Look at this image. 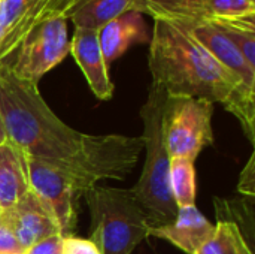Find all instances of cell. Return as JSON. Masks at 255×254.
Returning a JSON list of instances; mask_svg holds the SVG:
<instances>
[{
	"mask_svg": "<svg viewBox=\"0 0 255 254\" xmlns=\"http://www.w3.org/2000/svg\"><path fill=\"white\" fill-rule=\"evenodd\" d=\"M194 254H254V252L235 222L218 220L212 237Z\"/></svg>",
	"mask_w": 255,
	"mask_h": 254,
	"instance_id": "18",
	"label": "cell"
},
{
	"mask_svg": "<svg viewBox=\"0 0 255 254\" xmlns=\"http://www.w3.org/2000/svg\"><path fill=\"white\" fill-rule=\"evenodd\" d=\"M212 225L196 205L178 208L176 219L164 226L149 229V237H157L170 243L187 254H194L214 234Z\"/></svg>",
	"mask_w": 255,
	"mask_h": 254,
	"instance_id": "12",
	"label": "cell"
},
{
	"mask_svg": "<svg viewBox=\"0 0 255 254\" xmlns=\"http://www.w3.org/2000/svg\"><path fill=\"white\" fill-rule=\"evenodd\" d=\"M0 111L7 139L25 156L67 175L79 196L103 180H124L136 168L143 136L88 135L69 127L43 100L37 85L0 63Z\"/></svg>",
	"mask_w": 255,
	"mask_h": 254,
	"instance_id": "1",
	"label": "cell"
},
{
	"mask_svg": "<svg viewBox=\"0 0 255 254\" xmlns=\"http://www.w3.org/2000/svg\"><path fill=\"white\" fill-rule=\"evenodd\" d=\"M30 190L22 153L9 139L0 145V208L13 207Z\"/></svg>",
	"mask_w": 255,
	"mask_h": 254,
	"instance_id": "15",
	"label": "cell"
},
{
	"mask_svg": "<svg viewBox=\"0 0 255 254\" xmlns=\"http://www.w3.org/2000/svg\"><path fill=\"white\" fill-rule=\"evenodd\" d=\"M143 13L169 21H215L255 15V3L254 0H145Z\"/></svg>",
	"mask_w": 255,
	"mask_h": 254,
	"instance_id": "8",
	"label": "cell"
},
{
	"mask_svg": "<svg viewBox=\"0 0 255 254\" xmlns=\"http://www.w3.org/2000/svg\"><path fill=\"white\" fill-rule=\"evenodd\" d=\"M212 115V102L169 96L161 120L163 139L169 156L196 162L203 148L214 144Z\"/></svg>",
	"mask_w": 255,
	"mask_h": 254,
	"instance_id": "5",
	"label": "cell"
},
{
	"mask_svg": "<svg viewBox=\"0 0 255 254\" xmlns=\"http://www.w3.org/2000/svg\"><path fill=\"white\" fill-rule=\"evenodd\" d=\"M24 250L16 241V237L6 219V216L0 214V253H22Z\"/></svg>",
	"mask_w": 255,
	"mask_h": 254,
	"instance_id": "21",
	"label": "cell"
},
{
	"mask_svg": "<svg viewBox=\"0 0 255 254\" xmlns=\"http://www.w3.org/2000/svg\"><path fill=\"white\" fill-rule=\"evenodd\" d=\"M255 154L253 153L247 162V165L244 166L241 177H239V184H238V190L244 198H253L255 195Z\"/></svg>",
	"mask_w": 255,
	"mask_h": 254,
	"instance_id": "22",
	"label": "cell"
},
{
	"mask_svg": "<svg viewBox=\"0 0 255 254\" xmlns=\"http://www.w3.org/2000/svg\"><path fill=\"white\" fill-rule=\"evenodd\" d=\"M169 189L178 208L193 207L196 204L197 183L194 160L187 157H170Z\"/></svg>",
	"mask_w": 255,
	"mask_h": 254,
	"instance_id": "17",
	"label": "cell"
},
{
	"mask_svg": "<svg viewBox=\"0 0 255 254\" xmlns=\"http://www.w3.org/2000/svg\"><path fill=\"white\" fill-rule=\"evenodd\" d=\"M145 10V0H82L67 16L75 28L96 30L118 18L126 12Z\"/></svg>",
	"mask_w": 255,
	"mask_h": 254,
	"instance_id": "16",
	"label": "cell"
},
{
	"mask_svg": "<svg viewBox=\"0 0 255 254\" xmlns=\"http://www.w3.org/2000/svg\"><path fill=\"white\" fill-rule=\"evenodd\" d=\"M63 249V235H51L36 244H33L30 249H27L24 254H61Z\"/></svg>",
	"mask_w": 255,
	"mask_h": 254,
	"instance_id": "23",
	"label": "cell"
},
{
	"mask_svg": "<svg viewBox=\"0 0 255 254\" xmlns=\"http://www.w3.org/2000/svg\"><path fill=\"white\" fill-rule=\"evenodd\" d=\"M16 58L10 66L12 73L34 85L70 54V39L67 33V18L49 15L40 18L27 33Z\"/></svg>",
	"mask_w": 255,
	"mask_h": 254,
	"instance_id": "6",
	"label": "cell"
},
{
	"mask_svg": "<svg viewBox=\"0 0 255 254\" xmlns=\"http://www.w3.org/2000/svg\"><path fill=\"white\" fill-rule=\"evenodd\" d=\"M61 254H102L91 240L79 238L75 235L63 237Z\"/></svg>",
	"mask_w": 255,
	"mask_h": 254,
	"instance_id": "20",
	"label": "cell"
},
{
	"mask_svg": "<svg viewBox=\"0 0 255 254\" xmlns=\"http://www.w3.org/2000/svg\"><path fill=\"white\" fill-rule=\"evenodd\" d=\"M0 210H1V208H0Z\"/></svg>",
	"mask_w": 255,
	"mask_h": 254,
	"instance_id": "29",
	"label": "cell"
},
{
	"mask_svg": "<svg viewBox=\"0 0 255 254\" xmlns=\"http://www.w3.org/2000/svg\"><path fill=\"white\" fill-rule=\"evenodd\" d=\"M0 214H1V210H0Z\"/></svg>",
	"mask_w": 255,
	"mask_h": 254,
	"instance_id": "28",
	"label": "cell"
},
{
	"mask_svg": "<svg viewBox=\"0 0 255 254\" xmlns=\"http://www.w3.org/2000/svg\"><path fill=\"white\" fill-rule=\"evenodd\" d=\"M84 198L91 217L90 240L102 254H133L149 237V217L130 189L96 186Z\"/></svg>",
	"mask_w": 255,
	"mask_h": 254,
	"instance_id": "4",
	"label": "cell"
},
{
	"mask_svg": "<svg viewBox=\"0 0 255 254\" xmlns=\"http://www.w3.org/2000/svg\"><path fill=\"white\" fill-rule=\"evenodd\" d=\"M3 214L24 252L51 235L61 234L52 214L31 190H28L13 207L3 210Z\"/></svg>",
	"mask_w": 255,
	"mask_h": 254,
	"instance_id": "10",
	"label": "cell"
},
{
	"mask_svg": "<svg viewBox=\"0 0 255 254\" xmlns=\"http://www.w3.org/2000/svg\"><path fill=\"white\" fill-rule=\"evenodd\" d=\"M42 7L43 0H0V63L19 48Z\"/></svg>",
	"mask_w": 255,
	"mask_h": 254,
	"instance_id": "13",
	"label": "cell"
},
{
	"mask_svg": "<svg viewBox=\"0 0 255 254\" xmlns=\"http://www.w3.org/2000/svg\"><path fill=\"white\" fill-rule=\"evenodd\" d=\"M236 46L247 63L255 69V15L211 21Z\"/></svg>",
	"mask_w": 255,
	"mask_h": 254,
	"instance_id": "19",
	"label": "cell"
},
{
	"mask_svg": "<svg viewBox=\"0 0 255 254\" xmlns=\"http://www.w3.org/2000/svg\"><path fill=\"white\" fill-rule=\"evenodd\" d=\"M6 141H7V133H6V127H4L3 115H1V111H0V145L4 144Z\"/></svg>",
	"mask_w": 255,
	"mask_h": 254,
	"instance_id": "26",
	"label": "cell"
},
{
	"mask_svg": "<svg viewBox=\"0 0 255 254\" xmlns=\"http://www.w3.org/2000/svg\"><path fill=\"white\" fill-rule=\"evenodd\" d=\"M167 99L169 94L161 87L151 84L148 99L140 109L146 157L137 184L130 189L146 211L152 228L172 223L178 214V207L169 189L170 156L161 132V120Z\"/></svg>",
	"mask_w": 255,
	"mask_h": 254,
	"instance_id": "3",
	"label": "cell"
},
{
	"mask_svg": "<svg viewBox=\"0 0 255 254\" xmlns=\"http://www.w3.org/2000/svg\"><path fill=\"white\" fill-rule=\"evenodd\" d=\"M70 54L82 70L94 96L99 100L112 99L115 87L109 78L108 63L105 61L99 42V33L96 30L75 28L70 40Z\"/></svg>",
	"mask_w": 255,
	"mask_h": 254,
	"instance_id": "11",
	"label": "cell"
},
{
	"mask_svg": "<svg viewBox=\"0 0 255 254\" xmlns=\"http://www.w3.org/2000/svg\"><path fill=\"white\" fill-rule=\"evenodd\" d=\"M81 1H82V0H64V1H63V15L67 18L69 13H70Z\"/></svg>",
	"mask_w": 255,
	"mask_h": 254,
	"instance_id": "25",
	"label": "cell"
},
{
	"mask_svg": "<svg viewBox=\"0 0 255 254\" xmlns=\"http://www.w3.org/2000/svg\"><path fill=\"white\" fill-rule=\"evenodd\" d=\"M97 33L100 48L108 64L120 58L133 45L149 43L151 40V34L143 19V13L134 10L126 12L118 18L112 19Z\"/></svg>",
	"mask_w": 255,
	"mask_h": 254,
	"instance_id": "14",
	"label": "cell"
},
{
	"mask_svg": "<svg viewBox=\"0 0 255 254\" xmlns=\"http://www.w3.org/2000/svg\"><path fill=\"white\" fill-rule=\"evenodd\" d=\"M0 254H24V252H22V253H0Z\"/></svg>",
	"mask_w": 255,
	"mask_h": 254,
	"instance_id": "27",
	"label": "cell"
},
{
	"mask_svg": "<svg viewBox=\"0 0 255 254\" xmlns=\"http://www.w3.org/2000/svg\"><path fill=\"white\" fill-rule=\"evenodd\" d=\"M148 64L152 84L169 96L221 103L239 120L245 136L254 144L255 93L181 27L154 18Z\"/></svg>",
	"mask_w": 255,
	"mask_h": 254,
	"instance_id": "2",
	"label": "cell"
},
{
	"mask_svg": "<svg viewBox=\"0 0 255 254\" xmlns=\"http://www.w3.org/2000/svg\"><path fill=\"white\" fill-rule=\"evenodd\" d=\"M22 156L27 168L30 190L52 214L61 235H70L76 223L75 201L79 198L76 186L63 172L37 159L25 154Z\"/></svg>",
	"mask_w": 255,
	"mask_h": 254,
	"instance_id": "7",
	"label": "cell"
},
{
	"mask_svg": "<svg viewBox=\"0 0 255 254\" xmlns=\"http://www.w3.org/2000/svg\"><path fill=\"white\" fill-rule=\"evenodd\" d=\"M170 22L187 31L215 60H218L224 67L235 73L250 91L255 93V69L247 63V60L230 42V39L214 22L194 19H172Z\"/></svg>",
	"mask_w": 255,
	"mask_h": 254,
	"instance_id": "9",
	"label": "cell"
},
{
	"mask_svg": "<svg viewBox=\"0 0 255 254\" xmlns=\"http://www.w3.org/2000/svg\"><path fill=\"white\" fill-rule=\"evenodd\" d=\"M63 1L64 0H43V7L39 13L37 21L49 15H63Z\"/></svg>",
	"mask_w": 255,
	"mask_h": 254,
	"instance_id": "24",
	"label": "cell"
}]
</instances>
